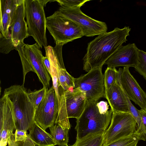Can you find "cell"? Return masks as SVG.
I'll list each match as a JSON object with an SVG mask.
<instances>
[{
	"label": "cell",
	"mask_w": 146,
	"mask_h": 146,
	"mask_svg": "<svg viewBox=\"0 0 146 146\" xmlns=\"http://www.w3.org/2000/svg\"><path fill=\"white\" fill-rule=\"evenodd\" d=\"M8 146H36L33 141L28 136L23 141H15L14 134L8 132Z\"/></svg>",
	"instance_id": "obj_28"
},
{
	"label": "cell",
	"mask_w": 146,
	"mask_h": 146,
	"mask_svg": "<svg viewBox=\"0 0 146 146\" xmlns=\"http://www.w3.org/2000/svg\"><path fill=\"white\" fill-rule=\"evenodd\" d=\"M138 50L135 43L122 46L107 60L104 64L111 68L119 66L135 68L138 63Z\"/></svg>",
	"instance_id": "obj_13"
},
{
	"label": "cell",
	"mask_w": 146,
	"mask_h": 146,
	"mask_svg": "<svg viewBox=\"0 0 146 146\" xmlns=\"http://www.w3.org/2000/svg\"><path fill=\"white\" fill-rule=\"evenodd\" d=\"M127 98L128 102L129 112L132 114L137 124L136 136L139 140L146 141V129L142 123L139 110L132 104L127 96Z\"/></svg>",
	"instance_id": "obj_21"
},
{
	"label": "cell",
	"mask_w": 146,
	"mask_h": 146,
	"mask_svg": "<svg viewBox=\"0 0 146 146\" xmlns=\"http://www.w3.org/2000/svg\"><path fill=\"white\" fill-rule=\"evenodd\" d=\"M28 136L37 146H55L50 134L47 132L35 121L29 130Z\"/></svg>",
	"instance_id": "obj_18"
},
{
	"label": "cell",
	"mask_w": 146,
	"mask_h": 146,
	"mask_svg": "<svg viewBox=\"0 0 146 146\" xmlns=\"http://www.w3.org/2000/svg\"><path fill=\"white\" fill-rule=\"evenodd\" d=\"M123 69L107 67L104 74L105 90L110 88L117 80Z\"/></svg>",
	"instance_id": "obj_22"
},
{
	"label": "cell",
	"mask_w": 146,
	"mask_h": 146,
	"mask_svg": "<svg viewBox=\"0 0 146 146\" xmlns=\"http://www.w3.org/2000/svg\"><path fill=\"white\" fill-rule=\"evenodd\" d=\"M25 17L29 36H32L41 48L47 46L46 18L44 6L39 0H25Z\"/></svg>",
	"instance_id": "obj_5"
},
{
	"label": "cell",
	"mask_w": 146,
	"mask_h": 146,
	"mask_svg": "<svg viewBox=\"0 0 146 146\" xmlns=\"http://www.w3.org/2000/svg\"><path fill=\"white\" fill-rule=\"evenodd\" d=\"M131 29L129 27H116L112 31L98 35L89 42L83 59V70L88 72L102 67L107 60L126 42Z\"/></svg>",
	"instance_id": "obj_1"
},
{
	"label": "cell",
	"mask_w": 146,
	"mask_h": 146,
	"mask_svg": "<svg viewBox=\"0 0 146 146\" xmlns=\"http://www.w3.org/2000/svg\"><path fill=\"white\" fill-rule=\"evenodd\" d=\"M58 114V101L54 89H48L35 111V122L44 130L53 126Z\"/></svg>",
	"instance_id": "obj_9"
},
{
	"label": "cell",
	"mask_w": 146,
	"mask_h": 146,
	"mask_svg": "<svg viewBox=\"0 0 146 146\" xmlns=\"http://www.w3.org/2000/svg\"><path fill=\"white\" fill-rule=\"evenodd\" d=\"M46 27L56 44L64 45L84 36L80 26L58 10L46 17Z\"/></svg>",
	"instance_id": "obj_4"
},
{
	"label": "cell",
	"mask_w": 146,
	"mask_h": 146,
	"mask_svg": "<svg viewBox=\"0 0 146 146\" xmlns=\"http://www.w3.org/2000/svg\"><path fill=\"white\" fill-rule=\"evenodd\" d=\"M49 128L50 134L56 145L68 146L70 129L64 128L58 124H55Z\"/></svg>",
	"instance_id": "obj_19"
},
{
	"label": "cell",
	"mask_w": 146,
	"mask_h": 146,
	"mask_svg": "<svg viewBox=\"0 0 146 146\" xmlns=\"http://www.w3.org/2000/svg\"><path fill=\"white\" fill-rule=\"evenodd\" d=\"M74 88L85 95L87 101H98L104 97L105 88L102 67L92 69L74 79Z\"/></svg>",
	"instance_id": "obj_7"
},
{
	"label": "cell",
	"mask_w": 146,
	"mask_h": 146,
	"mask_svg": "<svg viewBox=\"0 0 146 146\" xmlns=\"http://www.w3.org/2000/svg\"><path fill=\"white\" fill-rule=\"evenodd\" d=\"M87 100L84 94L79 90L74 88L65 91L59 107L65 118L76 119L81 115L85 109Z\"/></svg>",
	"instance_id": "obj_10"
},
{
	"label": "cell",
	"mask_w": 146,
	"mask_h": 146,
	"mask_svg": "<svg viewBox=\"0 0 146 146\" xmlns=\"http://www.w3.org/2000/svg\"><path fill=\"white\" fill-rule=\"evenodd\" d=\"M15 130L12 103L7 95L4 94L0 100V146H7L8 132Z\"/></svg>",
	"instance_id": "obj_14"
},
{
	"label": "cell",
	"mask_w": 146,
	"mask_h": 146,
	"mask_svg": "<svg viewBox=\"0 0 146 146\" xmlns=\"http://www.w3.org/2000/svg\"><path fill=\"white\" fill-rule=\"evenodd\" d=\"M48 89L45 87L38 90L27 92L30 100L34 106L35 110L42 99L45 96Z\"/></svg>",
	"instance_id": "obj_24"
},
{
	"label": "cell",
	"mask_w": 146,
	"mask_h": 146,
	"mask_svg": "<svg viewBox=\"0 0 146 146\" xmlns=\"http://www.w3.org/2000/svg\"><path fill=\"white\" fill-rule=\"evenodd\" d=\"M121 73L112 86L105 90L104 97L107 100L112 111L128 112L129 108L127 96L121 84Z\"/></svg>",
	"instance_id": "obj_16"
},
{
	"label": "cell",
	"mask_w": 146,
	"mask_h": 146,
	"mask_svg": "<svg viewBox=\"0 0 146 146\" xmlns=\"http://www.w3.org/2000/svg\"><path fill=\"white\" fill-rule=\"evenodd\" d=\"M138 63L134 68L146 80V52L138 49Z\"/></svg>",
	"instance_id": "obj_25"
},
{
	"label": "cell",
	"mask_w": 146,
	"mask_h": 146,
	"mask_svg": "<svg viewBox=\"0 0 146 146\" xmlns=\"http://www.w3.org/2000/svg\"><path fill=\"white\" fill-rule=\"evenodd\" d=\"M80 8L60 7L58 10L78 25L82 29L84 36H93L107 32L108 28L105 22L96 20L86 15Z\"/></svg>",
	"instance_id": "obj_8"
},
{
	"label": "cell",
	"mask_w": 146,
	"mask_h": 146,
	"mask_svg": "<svg viewBox=\"0 0 146 146\" xmlns=\"http://www.w3.org/2000/svg\"><path fill=\"white\" fill-rule=\"evenodd\" d=\"M25 44L24 42L20 43L17 46V51H18L21 58L23 68V85L25 82V77L27 74L31 71L35 72L33 68L25 56L23 51V47Z\"/></svg>",
	"instance_id": "obj_23"
},
{
	"label": "cell",
	"mask_w": 146,
	"mask_h": 146,
	"mask_svg": "<svg viewBox=\"0 0 146 146\" xmlns=\"http://www.w3.org/2000/svg\"><path fill=\"white\" fill-rule=\"evenodd\" d=\"M104 142V134L90 133L76 139L71 146H102Z\"/></svg>",
	"instance_id": "obj_20"
},
{
	"label": "cell",
	"mask_w": 146,
	"mask_h": 146,
	"mask_svg": "<svg viewBox=\"0 0 146 146\" xmlns=\"http://www.w3.org/2000/svg\"><path fill=\"white\" fill-rule=\"evenodd\" d=\"M107 102L87 101L83 113L76 119L75 129L76 139L90 133L104 134L111 122L112 110H109Z\"/></svg>",
	"instance_id": "obj_2"
},
{
	"label": "cell",
	"mask_w": 146,
	"mask_h": 146,
	"mask_svg": "<svg viewBox=\"0 0 146 146\" xmlns=\"http://www.w3.org/2000/svg\"><path fill=\"white\" fill-rule=\"evenodd\" d=\"M89 0H54L57 2L60 7L67 8H80Z\"/></svg>",
	"instance_id": "obj_29"
},
{
	"label": "cell",
	"mask_w": 146,
	"mask_h": 146,
	"mask_svg": "<svg viewBox=\"0 0 146 146\" xmlns=\"http://www.w3.org/2000/svg\"><path fill=\"white\" fill-rule=\"evenodd\" d=\"M12 42L11 36L8 38L3 36L0 33V52L1 53L8 54L13 50H17Z\"/></svg>",
	"instance_id": "obj_27"
},
{
	"label": "cell",
	"mask_w": 146,
	"mask_h": 146,
	"mask_svg": "<svg viewBox=\"0 0 146 146\" xmlns=\"http://www.w3.org/2000/svg\"><path fill=\"white\" fill-rule=\"evenodd\" d=\"M129 67H124L122 72L121 82L124 91L130 100L146 111V93L130 72Z\"/></svg>",
	"instance_id": "obj_11"
},
{
	"label": "cell",
	"mask_w": 146,
	"mask_h": 146,
	"mask_svg": "<svg viewBox=\"0 0 146 146\" xmlns=\"http://www.w3.org/2000/svg\"><path fill=\"white\" fill-rule=\"evenodd\" d=\"M40 48L36 42L33 44H25V56L34 70L43 87L48 89L50 77L42 60L43 56Z\"/></svg>",
	"instance_id": "obj_12"
},
{
	"label": "cell",
	"mask_w": 146,
	"mask_h": 146,
	"mask_svg": "<svg viewBox=\"0 0 146 146\" xmlns=\"http://www.w3.org/2000/svg\"><path fill=\"white\" fill-rule=\"evenodd\" d=\"M142 123L146 129V111L142 109L139 110Z\"/></svg>",
	"instance_id": "obj_32"
},
{
	"label": "cell",
	"mask_w": 146,
	"mask_h": 146,
	"mask_svg": "<svg viewBox=\"0 0 146 146\" xmlns=\"http://www.w3.org/2000/svg\"><path fill=\"white\" fill-rule=\"evenodd\" d=\"M139 140L135 135L123 138L102 146H137Z\"/></svg>",
	"instance_id": "obj_26"
},
{
	"label": "cell",
	"mask_w": 146,
	"mask_h": 146,
	"mask_svg": "<svg viewBox=\"0 0 146 146\" xmlns=\"http://www.w3.org/2000/svg\"><path fill=\"white\" fill-rule=\"evenodd\" d=\"M24 0H0V33L4 37L10 36V28L12 17L17 6Z\"/></svg>",
	"instance_id": "obj_17"
},
{
	"label": "cell",
	"mask_w": 146,
	"mask_h": 146,
	"mask_svg": "<svg viewBox=\"0 0 146 146\" xmlns=\"http://www.w3.org/2000/svg\"><path fill=\"white\" fill-rule=\"evenodd\" d=\"M14 134L15 141L23 140L28 136L27 132L23 130L16 129Z\"/></svg>",
	"instance_id": "obj_30"
},
{
	"label": "cell",
	"mask_w": 146,
	"mask_h": 146,
	"mask_svg": "<svg viewBox=\"0 0 146 146\" xmlns=\"http://www.w3.org/2000/svg\"><path fill=\"white\" fill-rule=\"evenodd\" d=\"M4 94L7 96L12 104L15 130H29L35 121V110L24 85L11 86L4 90Z\"/></svg>",
	"instance_id": "obj_3"
},
{
	"label": "cell",
	"mask_w": 146,
	"mask_h": 146,
	"mask_svg": "<svg viewBox=\"0 0 146 146\" xmlns=\"http://www.w3.org/2000/svg\"><path fill=\"white\" fill-rule=\"evenodd\" d=\"M25 0L17 6L13 14L10 24V36L14 46L17 47L29 36L25 21Z\"/></svg>",
	"instance_id": "obj_15"
},
{
	"label": "cell",
	"mask_w": 146,
	"mask_h": 146,
	"mask_svg": "<svg viewBox=\"0 0 146 146\" xmlns=\"http://www.w3.org/2000/svg\"><path fill=\"white\" fill-rule=\"evenodd\" d=\"M42 60L46 68L48 73L50 75L51 72V68L49 58L46 56H43Z\"/></svg>",
	"instance_id": "obj_31"
},
{
	"label": "cell",
	"mask_w": 146,
	"mask_h": 146,
	"mask_svg": "<svg viewBox=\"0 0 146 146\" xmlns=\"http://www.w3.org/2000/svg\"><path fill=\"white\" fill-rule=\"evenodd\" d=\"M137 130V123L130 112L112 111L110 123L104 134L103 144L133 135L136 136Z\"/></svg>",
	"instance_id": "obj_6"
}]
</instances>
